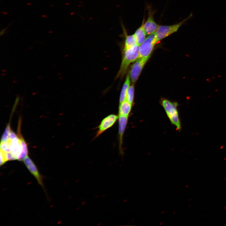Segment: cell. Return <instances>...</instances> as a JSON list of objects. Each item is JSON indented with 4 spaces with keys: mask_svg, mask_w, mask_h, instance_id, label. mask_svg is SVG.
Here are the masks:
<instances>
[{
    "mask_svg": "<svg viewBox=\"0 0 226 226\" xmlns=\"http://www.w3.org/2000/svg\"><path fill=\"white\" fill-rule=\"evenodd\" d=\"M139 46H135L123 51L122 60L116 78H122L126 73L131 63L134 62L138 58Z\"/></svg>",
    "mask_w": 226,
    "mask_h": 226,
    "instance_id": "cell-1",
    "label": "cell"
},
{
    "mask_svg": "<svg viewBox=\"0 0 226 226\" xmlns=\"http://www.w3.org/2000/svg\"><path fill=\"white\" fill-rule=\"evenodd\" d=\"M192 17L191 13L188 17L178 23L171 25H159L155 33L157 42L176 32L181 26Z\"/></svg>",
    "mask_w": 226,
    "mask_h": 226,
    "instance_id": "cell-2",
    "label": "cell"
},
{
    "mask_svg": "<svg viewBox=\"0 0 226 226\" xmlns=\"http://www.w3.org/2000/svg\"><path fill=\"white\" fill-rule=\"evenodd\" d=\"M162 104L171 123L178 130H180V124L177 108V104L164 99L162 101Z\"/></svg>",
    "mask_w": 226,
    "mask_h": 226,
    "instance_id": "cell-3",
    "label": "cell"
},
{
    "mask_svg": "<svg viewBox=\"0 0 226 226\" xmlns=\"http://www.w3.org/2000/svg\"><path fill=\"white\" fill-rule=\"evenodd\" d=\"M157 43L155 33L149 35L139 46L138 59L150 57Z\"/></svg>",
    "mask_w": 226,
    "mask_h": 226,
    "instance_id": "cell-4",
    "label": "cell"
},
{
    "mask_svg": "<svg viewBox=\"0 0 226 226\" xmlns=\"http://www.w3.org/2000/svg\"><path fill=\"white\" fill-rule=\"evenodd\" d=\"M149 57L138 59L132 66L129 75L133 83H134L137 80L144 65Z\"/></svg>",
    "mask_w": 226,
    "mask_h": 226,
    "instance_id": "cell-5",
    "label": "cell"
},
{
    "mask_svg": "<svg viewBox=\"0 0 226 226\" xmlns=\"http://www.w3.org/2000/svg\"><path fill=\"white\" fill-rule=\"evenodd\" d=\"M118 119V116L113 114H110L104 118L98 127V129L94 138L98 137L105 131L111 127Z\"/></svg>",
    "mask_w": 226,
    "mask_h": 226,
    "instance_id": "cell-6",
    "label": "cell"
},
{
    "mask_svg": "<svg viewBox=\"0 0 226 226\" xmlns=\"http://www.w3.org/2000/svg\"><path fill=\"white\" fill-rule=\"evenodd\" d=\"M149 8L147 19L143 23V28L147 35L154 33L159 26L154 20L153 11L150 8Z\"/></svg>",
    "mask_w": 226,
    "mask_h": 226,
    "instance_id": "cell-7",
    "label": "cell"
},
{
    "mask_svg": "<svg viewBox=\"0 0 226 226\" xmlns=\"http://www.w3.org/2000/svg\"><path fill=\"white\" fill-rule=\"evenodd\" d=\"M128 116H118V138L120 153L123 154L122 144L123 134L127 123Z\"/></svg>",
    "mask_w": 226,
    "mask_h": 226,
    "instance_id": "cell-8",
    "label": "cell"
},
{
    "mask_svg": "<svg viewBox=\"0 0 226 226\" xmlns=\"http://www.w3.org/2000/svg\"><path fill=\"white\" fill-rule=\"evenodd\" d=\"M24 164L30 172L37 180L38 183L43 186L42 178L33 162L28 156L23 160Z\"/></svg>",
    "mask_w": 226,
    "mask_h": 226,
    "instance_id": "cell-9",
    "label": "cell"
},
{
    "mask_svg": "<svg viewBox=\"0 0 226 226\" xmlns=\"http://www.w3.org/2000/svg\"><path fill=\"white\" fill-rule=\"evenodd\" d=\"M9 144L10 152L18 160L22 152L21 140L18 137L12 139H8L7 141Z\"/></svg>",
    "mask_w": 226,
    "mask_h": 226,
    "instance_id": "cell-10",
    "label": "cell"
},
{
    "mask_svg": "<svg viewBox=\"0 0 226 226\" xmlns=\"http://www.w3.org/2000/svg\"><path fill=\"white\" fill-rule=\"evenodd\" d=\"M122 26L125 37L123 51L131 48L138 44L134 34L127 35L125 27L123 24H122Z\"/></svg>",
    "mask_w": 226,
    "mask_h": 226,
    "instance_id": "cell-11",
    "label": "cell"
},
{
    "mask_svg": "<svg viewBox=\"0 0 226 226\" xmlns=\"http://www.w3.org/2000/svg\"><path fill=\"white\" fill-rule=\"evenodd\" d=\"M132 106V105L126 100L119 104L118 116H128L131 111Z\"/></svg>",
    "mask_w": 226,
    "mask_h": 226,
    "instance_id": "cell-12",
    "label": "cell"
},
{
    "mask_svg": "<svg viewBox=\"0 0 226 226\" xmlns=\"http://www.w3.org/2000/svg\"><path fill=\"white\" fill-rule=\"evenodd\" d=\"M143 19L141 25L135 31L134 35L137 44L140 45L145 40L146 34L143 28Z\"/></svg>",
    "mask_w": 226,
    "mask_h": 226,
    "instance_id": "cell-13",
    "label": "cell"
},
{
    "mask_svg": "<svg viewBox=\"0 0 226 226\" xmlns=\"http://www.w3.org/2000/svg\"><path fill=\"white\" fill-rule=\"evenodd\" d=\"M130 78L129 73H128L122 88L119 98V104L126 100L127 89L130 85Z\"/></svg>",
    "mask_w": 226,
    "mask_h": 226,
    "instance_id": "cell-14",
    "label": "cell"
},
{
    "mask_svg": "<svg viewBox=\"0 0 226 226\" xmlns=\"http://www.w3.org/2000/svg\"><path fill=\"white\" fill-rule=\"evenodd\" d=\"M20 139L22 152L19 160L22 161L28 156V150L27 144L22 136H19Z\"/></svg>",
    "mask_w": 226,
    "mask_h": 226,
    "instance_id": "cell-15",
    "label": "cell"
},
{
    "mask_svg": "<svg viewBox=\"0 0 226 226\" xmlns=\"http://www.w3.org/2000/svg\"><path fill=\"white\" fill-rule=\"evenodd\" d=\"M134 86L133 83L129 86L126 95V99L127 101L132 105L134 100Z\"/></svg>",
    "mask_w": 226,
    "mask_h": 226,
    "instance_id": "cell-16",
    "label": "cell"
},
{
    "mask_svg": "<svg viewBox=\"0 0 226 226\" xmlns=\"http://www.w3.org/2000/svg\"><path fill=\"white\" fill-rule=\"evenodd\" d=\"M10 123L7 125L1 139V142H7L9 139V137L10 132Z\"/></svg>",
    "mask_w": 226,
    "mask_h": 226,
    "instance_id": "cell-17",
    "label": "cell"
},
{
    "mask_svg": "<svg viewBox=\"0 0 226 226\" xmlns=\"http://www.w3.org/2000/svg\"><path fill=\"white\" fill-rule=\"evenodd\" d=\"M0 150L6 153L10 152L9 144L8 141L1 142Z\"/></svg>",
    "mask_w": 226,
    "mask_h": 226,
    "instance_id": "cell-18",
    "label": "cell"
},
{
    "mask_svg": "<svg viewBox=\"0 0 226 226\" xmlns=\"http://www.w3.org/2000/svg\"><path fill=\"white\" fill-rule=\"evenodd\" d=\"M17 137V135L13 131L11 130L9 135L8 139L12 140Z\"/></svg>",
    "mask_w": 226,
    "mask_h": 226,
    "instance_id": "cell-19",
    "label": "cell"
}]
</instances>
